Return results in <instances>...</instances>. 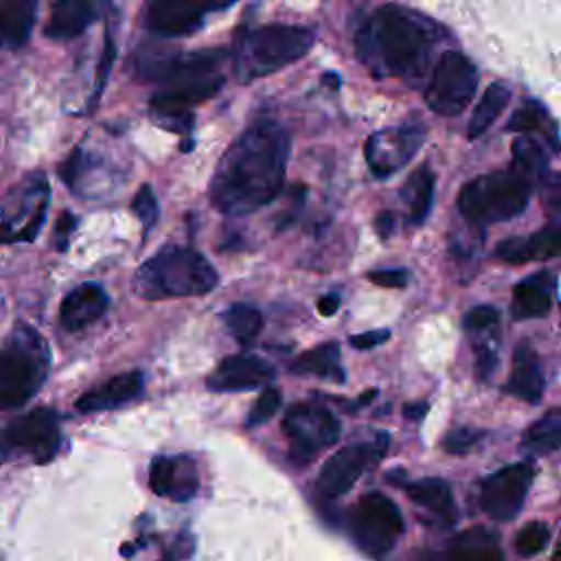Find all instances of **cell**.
Instances as JSON below:
<instances>
[{"mask_svg":"<svg viewBox=\"0 0 561 561\" xmlns=\"http://www.w3.org/2000/svg\"><path fill=\"white\" fill-rule=\"evenodd\" d=\"M495 364H497V353L491 346H478V351H476L478 379H489L491 373L495 370Z\"/></svg>","mask_w":561,"mask_h":561,"instance_id":"obj_44","label":"cell"},{"mask_svg":"<svg viewBox=\"0 0 561 561\" xmlns=\"http://www.w3.org/2000/svg\"><path fill=\"white\" fill-rule=\"evenodd\" d=\"M217 285L215 267L195 250L169 245L136 272L134 289L147 300L202 296Z\"/></svg>","mask_w":561,"mask_h":561,"instance_id":"obj_3","label":"cell"},{"mask_svg":"<svg viewBox=\"0 0 561 561\" xmlns=\"http://www.w3.org/2000/svg\"><path fill=\"white\" fill-rule=\"evenodd\" d=\"M388 434L379 432L370 443H355L335 451L320 469L316 489L320 495L335 500L353 489V484L362 478V473L379 462L386 454Z\"/></svg>","mask_w":561,"mask_h":561,"instance_id":"obj_11","label":"cell"},{"mask_svg":"<svg viewBox=\"0 0 561 561\" xmlns=\"http://www.w3.org/2000/svg\"><path fill=\"white\" fill-rule=\"evenodd\" d=\"M497 537L493 533L473 528L456 539V548L449 552L454 559H502L497 550Z\"/></svg>","mask_w":561,"mask_h":561,"instance_id":"obj_34","label":"cell"},{"mask_svg":"<svg viewBox=\"0 0 561 561\" xmlns=\"http://www.w3.org/2000/svg\"><path fill=\"white\" fill-rule=\"evenodd\" d=\"M368 278L379 287H405L408 285L405 270H377V272H370Z\"/></svg>","mask_w":561,"mask_h":561,"instance_id":"obj_43","label":"cell"},{"mask_svg":"<svg viewBox=\"0 0 561 561\" xmlns=\"http://www.w3.org/2000/svg\"><path fill=\"white\" fill-rule=\"evenodd\" d=\"M554 557L561 559V539H559V546H557V550H554Z\"/></svg>","mask_w":561,"mask_h":561,"instance_id":"obj_51","label":"cell"},{"mask_svg":"<svg viewBox=\"0 0 561 561\" xmlns=\"http://www.w3.org/2000/svg\"><path fill=\"white\" fill-rule=\"evenodd\" d=\"M548 539H550V530L543 522H528L515 535V552L519 557H535L546 548Z\"/></svg>","mask_w":561,"mask_h":561,"instance_id":"obj_36","label":"cell"},{"mask_svg":"<svg viewBox=\"0 0 561 561\" xmlns=\"http://www.w3.org/2000/svg\"><path fill=\"white\" fill-rule=\"evenodd\" d=\"M48 364V348L37 331L18 327L0 351V412L24 405L44 383Z\"/></svg>","mask_w":561,"mask_h":561,"instance_id":"obj_6","label":"cell"},{"mask_svg":"<svg viewBox=\"0 0 561 561\" xmlns=\"http://www.w3.org/2000/svg\"><path fill=\"white\" fill-rule=\"evenodd\" d=\"M401 197L405 202V215L412 224H423L430 215L434 199V173L430 167H419L405 182Z\"/></svg>","mask_w":561,"mask_h":561,"instance_id":"obj_29","label":"cell"},{"mask_svg":"<svg viewBox=\"0 0 561 561\" xmlns=\"http://www.w3.org/2000/svg\"><path fill=\"white\" fill-rule=\"evenodd\" d=\"M274 379V366L248 353L230 355L217 364L208 377V388L215 392H243L265 386Z\"/></svg>","mask_w":561,"mask_h":561,"instance_id":"obj_18","label":"cell"},{"mask_svg":"<svg viewBox=\"0 0 561 561\" xmlns=\"http://www.w3.org/2000/svg\"><path fill=\"white\" fill-rule=\"evenodd\" d=\"M79 167H81V151L75 149L66 162L59 167V173H61V180L68 184V186H75L77 178H79Z\"/></svg>","mask_w":561,"mask_h":561,"instance_id":"obj_46","label":"cell"},{"mask_svg":"<svg viewBox=\"0 0 561 561\" xmlns=\"http://www.w3.org/2000/svg\"><path fill=\"white\" fill-rule=\"evenodd\" d=\"M289 158L287 131L263 121L243 131L219 160L210 202L226 215H248L267 206L283 188Z\"/></svg>","mask_w":561,"mask_h":561,"instance_id":"obj_1","label":"cell"},{"mask_svg":"<svg viewBox=\"0 0 561 561\" xmlns=\"http://www.w3.org/2000/svg\"><path fill=\"white\" fill-rule=\"evenodd\" d=\"M388 337H390V331H388V329L366 331V333L351 335V337H348V344H351V346H355V348L368 351V348H373V346H377V344H383Z\"/></svg>","mask_w":561,"mask_h":561,"instance_id":"obj_45","label":"cell"},{"mask_svg":"<svg viewBox=\"0 0 561 561\" xmlns=\"http://www.w3.org/2000/svg\"><path fill=\"white\" fill-rule=\"evenodd\" d=\"M535 480V467L530 462H517L497 469L482 480L480 506L495 522H511L519 515L528 489Z\"/></svg>","mask_w":561,"mask_h":561,"instance_id":"obj_12","label":"cell"},{"mask_svg":"<svg viewBox=\"0 0 561 561\" xmlns=\"http://www.w3.org/2000/svg\"><path fill=\"white\" fill-rule=\"evenodd\" d=\"M541 204L546 208L548 215L561 219V171L557 173H546V178H541Z\"/></svg>","mask_w":561,"mask_h":561,"instance_id":"obj_39","label":"cell"},{"mask_svg":"<svg viewBox=\"0 0 561 561\" xmlns=\"http://www.w3.org/2000/svg\"><path fill=\"white\" fill-rule=\"evenodd\" d=\"M375 230H377V234L381 239H388L392 234V230H394V215L390 210H381L377 215V219H375Z\"/></svg>","mask_w":561,"mask_h":561,"instance_id":"obj_48","label":"cell"},{"mask_svg":"<svg viewBox=\"0 0 561 561\" xmlns=\"http://www.w3.org/2000/svg\"><path fill=\"white\" fill-rule=\"evenodd\" d=\"M508 99H511V92H508V88L502 85V83H491V85L484 90L480 103L476 105V110H473V114H471L469 127H467L469 140L482 136V134L495 123V118H497V116L502 114V110L506 107Z\"/></svg>","mask_w":561,"mask_h":561,"instance_id":"obj_30","label":"cell"},{"mask_svg":"<svg viewBox=\"0 0 561 561\" xmlns=\"http://www.w3.org/2000/svg\"><path fill=\"white\" fill-rule=\"evenodd\" d=\"M478 438H480V432L469 427H456L445 436V449L449 454H465L478 443Z\"/></svg>","mask_w":561,"mask_h":561,"instance_id":"obj_41","label":"cell"},{"mask_svg":"<svg viewBox=\"0 0 561 561\" xmlns=\"http://www.w3.org/2000/svg\"><path fill=\"white\" fill-rule=\"evenodd\" d=\"M313 44V31L291 24H265L243 33L234 46V75L252 81L272 75L302 55Z\"/></svg>","mask_w":561,"mask_h":561,"instance_id":"obj_4","label":"cell"},{"mask_svg":"<svg viewBox=\"0 0 561 561\" xmlns=\"http://www.w3.org/2000/svg\"><path fill=\"white\" fill-rule=\"evenodd\" d=\"M48 206V184L42 173H33L20 193L15 195L13 208L4 210L0 224L2 241H33L46 217Z\"/></svg>","mask_w":561,"mask_h":561,"instance_id":"obj_14","label":"cell"},{"mask_svg":"<svg viewBox=\"0 0 561 561\" xmlns=\"http://www.w3.org/2000/svg\"><path fill=\"white\" fill-rule=\"evenodd\" d=\"M37 0H0V46L22 48L33 31Z\"/></svg>","mask_w":561,"mask_h":561,"instance_id":"obj_27","label":"cell"},{"mask_svg":"<svg viewBox=\"0 0 561 561\" xmlns=\"http://www.w3.org/2000/svg\"><path fill=\"white\" fill-rule=\"evenodd\" d=\"M114 64V42L112 37L107 35L105 37V46H103V55H101V64H99V70H96V88H94V96H92V103L99 101L105 83H107V75H110V68Z\"/></svg>","mask_w":561,"mask_h":561,"instance_id":"obj_42","label":"cell"},{"mask_svg":"<svg viewBox=\"0 0 561 561\" xmlns=\"http://www.w3.org/2000/svg\"><path fill=\"white\" fill-rule=\"evenodd\" d=\"M478 88V70L476 66L456 50L445 53L430 79L425 101L432 112L440 116L460 114Z\"/></svg>","mask_w":561,"mask_h":561,"instance_id":"obj_10","label":"cell"},{"mask_svg":"<svg viewBox=\"0 0 561 561\" xmlns=\"http://www.w3.org/2000/svg\"><path fill=\"white\" fill-rule=\"evenodd\" d=\"M513 167L537 184L548 171V156L535 138L522 136L513 142Z\"/></svg>","mask_w":561,"mask_h":561,"instance_id":"obj_32","label":"cell"},{"mask_svg":"<svg viewBox=\"0 0 561 561\" xmlns=\"http://www.w3.org/2000/svg\"><path fill=\"white\" fill-rule=\"evenodd\" d=\"M107 309V296L99 285L83 283L70 289L59 307V322L66 331H81L96 322Z\"/></svg>","mask_w":561,"mask_h":561,"instance_id":"obj_21","label":"cell"},{"mask_svg":"<svg viewBox=\"0 0 561 561\" xmlns=\"http://www.w3.org/2000/svg\"><path fill=\"white\" fill-rule=\"evenodd\" d=\"M149 486L156 495L186 502L197 493L199 478L191 456H158L149 469Z\"/></svg>","mask_w":561,"mask_h":561,"instance_id":"obj_19","label":"cell"},{"mask_svg":"<svg viewBox=\"0 0 561 561\" xmlns=\"http://www.w3.org/2000/svg\"><path fill=\"white\" fill-rule=\"evenodd\" d=\"M337 309H340V296H335V294L322 296V298L318 300V311H320V316H333Z\"/></svg>","mask_w":561,"mask_h":561,"instance_id":"obj_49","label":"cell"},{"mask_svg":"<svg viewBox=\"0 0 561 561\" xmlns=\"http://www.w3.org/2000/svg\"><path fill=\"white\" fill-rule=\"evenodd\" d=\"M408 497L421 506L423 511H427L438 524L443 526H451L458 519V511H456V502L451 495V489L445 480L440 478H423L416 482H410L405 486Z\"/></svg>","mask_w":561,"mask_h":561,"instance_id":"obj_26","label":"cell"},{"mask_svg":"<svg viewBox=\"0 0 561 561\" xmlns=\"http://www.w3.org/2000/svg\"><path fill=\"white\" fill-rule=\"evenodd\" d=\"M142 373L140 370H129L123 375H116L101 386L92 388L77 401L79 412H101V410H112L118 408L127 401H134L136 397L142 394Z\"/></svg>","mask_w":561,"mask_h":561,"instance_id":"obj_22","label":"cell"},{"mask_svg":"<svg viewBox=\"0 0 561 561\" xmlns=\"http://www.w3.org/2000/svg\"><path fill=\"white\" fill-rule=\"evenodd\" d=\"M224 322H226L228 331L232 333V337L241 344H250L263 329L261 311L254 309L252 305H243V302L228 307L224 313Z\"/></svg>","mask_w":561,"mask_h":561,"instance_id":"obj_33","label":"cell"},{"mask_svg":"<svg viewBox=\"0 0 561 561\" xmlns=\"http://www.w3.org/2000/svg\"><path fill=\"white\" fill-rule=\"evenodd\" d=\"M72 230H75V217H72L70 213H64V215L57 219V230H55V232H57V234H55V243H57L59 250H66Z\"/></svg>","mask_w":561,"mask_h":561,"instance_id":"obj_47","label":"cell"},{"mask_svg":"<svg viewBox=\"0 0 561 561\" xmlns=\"http://www.w3.org/2000/svg\"><path fill=\"white\" fill-rule=\"evenodd\" d=\"M504 392L526 403H537L543 394V370L535 348L528 346L526 342L515 346L513 368L504 383Z\"/></svg>","mask_w":561,"mask_h":561,"instance_id":"obj_24","label":"cell"},{"mask_svg":"<svg viewBox=\"0 0 561 561\" xmlns=\"http://www.w3.org/2000/svg\"><path fill=\"white\" fill-rule=\"evenodd\" d=\"M533 186L535 182L511 164L506 171L486 173L467 182L458 195V208L476 226L506 221L526 208Z\"/></svg>","mask_w":561,"mask_h":561,"instance_id":"obj_5","label":"cell"},{"mask_svg":"<svg viewBox=\"0 0 561 561\" xmlns=\"http://www.w3.org/2000/svg\"><path fill=\"white\" fill-rule=\"evenodd\" d=\"M99 18V0H50L46 37L66 42L79 37Z\"/></svg>","mask_w":561,"mask_h":561,"instance_id":"obj_20","label":"cell"},{"mask_svg":"<svg viewBox=\"0 0 561 561\" xmlns=\"http://www.w3.org/2000/svg\"><path fill=\"white\" fill-rule=\"evenodd\" d=\"M278 405H280V392H278L274 386H267V388L259 394L256 403L252 405L245 425H248V427L263 425L265 421H270V419L276 414Z\"/></svg>","mask_w":561,"mask_h":561,"instance_id":"obj_37","label":"cell"},{"mask_svg":"<svg viewBox=\"0 0 561 561\" xmlns=\"http://www.w3.org/2000/svg\"><path fill=\"white\" fill-rule=\"evenodd\" d=\"M283 432L289 438V460L305 467L337 440L340 423L324 405L294 403L283 419Z\"/></svg>","mask_w":561,"mask_h":561,"instance_id":"obj_9","label":"cell"},{"mask_svg":"<svg viewBox=\"0 0 561 561\" xmlns=\"http://www.w3.org/2000/svg\"><path fill=\"white\" fill-rule=\"evenodd\" d=\"M497 320H500V313L495 307L478 305L465 313L462 324L469 331H486V329H493L497 324Z\"/></svg>","mask_w":561,"mask_h":561,"instance_id":"obj_40","label":"cell"},{"mask_svg":"<svg viewBox=\"0 0 561 561\" xmlns=\"http://www.w3.org/2000/svg\"><path fill=\"white\" fill-rule=\"evenodd\" d=\"M237 0H149L145 26L160 37H182L199 28L213 11H224Z\"/></svg>","mask_w":561,"mask_h":561,"instance_id":"obj_13","label":"cell"},{"mask_svg":"<svg viewBox=\"0 0 561 561\" xmlns=\"http://www.w3.org/2000/svg\"><path fill=\"white\" fill-rule=\"evenodd\" d=\"M61 443L59 416L50 408H37L0 430V462L31 458L48 462Z\"/></svg>","mask_w":561,"mask_h":561,"instance_id":"obj_8","label":"cell"},{"mask_svg":"<svg viewBox=\"0 0 561 561\" xmlns=\"http://www.w3.org/2000/svg\"><path fill=\"white\" fill-rule=\"evenodd\" d=\"M221 85L224 79L219 75L171 83L151 99V112L160 121H191L188 107L215 96Z\"/></svg>","mask_w":561,"mask_h":561,"instance_id":"obj_17","label":"cell"},{"mask_svg":"<svg viewBox=\"0 0 561 561\" xmlns=\"http://www.w3.org/2000/svg\"><path fill=\"white\" fill-rule=\"evenodd\" d=\"M348 533L368 557H381L390 552L401 537L403 517L390 497L373 491L353 504Z\"/></svg>","mask_w":561,"mask_h":561,"instance_id":"obj_7","label":"cell"},{"mask_svg":"<svg viewBox=\"0 0 561 561\" xmlns=\"http://www.w3.org/2000/svg\"><path fill=\"white\" fill-rule=\"evenodd\" d=\"M554 276L550 272H537L524 278L513 289V316L515 320L543 318L552 309Z\"/></svg>","mask_w":561,"mask_h":561,"instance_id":"obj_25","label":"cell"},{"mask_svg":"<svg viewBox=\"0 0 561 561\" xmlns=\"http://www.w3.org/2000/svg\"><path fill=\"white\" fill-rule=\"evenodd\" d=\"M421 125H403L397 129H383L368 138L366 142V162L377 178H388L401 169L423 142Z\"/></svg>","mask_w":561,"mask_h":561,"instance_id":"obj_15","label":"cell"},{"mask_svg":"<svg viewBox=\"0 0 561 561\" xmlns=\"http://www.w3.org/2000/svg\"><path fill=\"white\" fill-rule=\"evenodd\" d=\"M224 50H197L186 55H169V57H142L138 61V77L145 81H162V83H180L199 77L215 75L224 59Z\"/></svg>","mask_w":561,"mask_h":561,"instance_id":"obj_16","label":"cell"},{"mask_svg":"<svg viewBox=\"0 0 561 561\" xmlns=\"http://www.w3.org/2000/svg\"><path fill=\"white\" fill-rule=\"evenodd\" d=\"M497 259L506 263H528L561 256V226H548L528 237H513L497 245Z\"/></svg>","mask_w":561,"mask_h":561,"instance_id":"obj_23","label":"cell"},{"mask_svg":"<svg viewBox=\"0 0 561 561\" xmlns=\"http://www.w3.org/2000/svg\"><path fill=\"white\" fill-rule=\"evenodd\" d=\"M289 370L294 375L302 377H318V379H329L335 383L344 381V368L340 362V346L335 342L320 344L302 355H298L291 364Z\"/></svg>","mask_w":561,"mask_h":561,"instance_id":"obj_28","label":"cell"},{"mask_svg":"<svg viewBox=\"0 0 561 561\" xmlns=\"http://www.w3.org/2000/svg\"><path fill=\"white\" fill-rule=\"evenodd\" d=\"M430 48V28L401 7H381L357 33V55L375 75H410Z\"/></svg>","mask_w":561,"mask_h":561,"instance_id":"obj_2","label":"cell"},{"mask_svg":"<svg viewBox=\"0 0 561 561\" xmlns=\"http://www.w3.org/2000/svg\"><path fill=\"white\" fill-rule=\"evenodd\" d=\"M524 449L533 456H543L561 447V410L546 412L539 421H535L522 440Z\"/></svg>","mask_w":561,"mask_h":561,"instance_id":"obj_31","label":"cell"},{"mask_svg":"<svg viewBox=\"0 0 561 561\" xmlns=\"http://www.w3.org/2000/svg\"><path fill=\"white\" fill-rule=\"evenodd\" d=\"M425 412H427V403H408L403 408V416L408 421H421L425 416Z\"/></svg>","mask_w":561,"mask_h":561,"instance_id":"obj_50","label":"cell"},{"mask_svg":"<svg viewBox=\"0 0 561 561\" xmlns=\"http://www.w3.org/2000/svg\"><path fill=\"white\" fill-rule=\"evenodd\" d=\"M131 210L136 213L145 232H149L153 228V224L158 221V202H156V195L151 193L149 184H142L138 188V193L134 197V204H131Z\"/></svg>","mask_w":561,"mask_h":561,"instance_id":"obj_38","label":"cell"},{"mask_svg":"<svg viewBox=\"0 0 561 561\" xmlns=\"http://www.w3.org/2000/svg\"><path fill=\"white\" fill-rule=\"evenodd\" d=\"M508 131H541L552 138V123L539 103L522 105L506 125Z\"/></svg>","mask_w":561,"mask_h":561,"instance_id":"obj_35","label":"cell"}]
</instances>
